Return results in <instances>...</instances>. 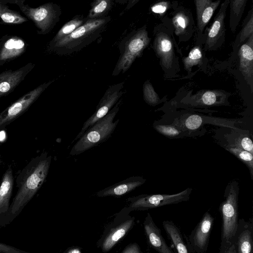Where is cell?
Returning a JSON list of instances; mask_svg holds the SVG:
<instances>
[{"label":"cell","instance_id":"cell-1","mask_svg":"<svg viewBox=\"0 0 253 253\" xmlns=\"http://www.w3.org/2000/svg\"><path fill=\"white\" fill-rule=\"evenodd\" d=\"M51 157H45L34 166L20 187L7 212L0 219V227L10 224L41 188L47 176Z\"/></svg>","mask_w":253,"mask_h":253},{"label":"cell","instance_id":"cell-2","mask_svg":"<svg viewBox=\"0 0 253 253\" xmlns=\"http://www.w3.org/2000/svg\"><path fill=\"white\" fill-rule=\"evenodd\" d=\"M110 20L111 18L108 16L95 19L86 18L85 22L71 34L47 47L48 50L59 55L78 51L97 39Z\"/></svg>","mask_w":253,"mask_h":253},{"label":"cell","instance_id":"cell-3","mask_svg":"<svg viewBox=\"0 0 253 253\" xmlns=\"http://www.w3.org/2000/svg\"><path fill=\"white\" fill-rule=\"evenodd\" d=\"M239 186L238 181L232 180L225 188L224 200L219 210L222 217V228L220 250H224L232 242L239 227L238 195Z\"/></svg>","mask_w":253,"mask_h":253},{"label":"cell","instance_id":"cell-4","mask_svg":"<svg viewBox=\"0 0 253 253\" xmlns=\"http://www.w3.org/2000/svg\"><path fill=\"white\" fill-rule=\"evenodd\" d=\"M117 103L103 118L90 127L73 146L70 155H79L103 143L114 132L119 122L114 120L119 110Z\"/></svg>","mask_w":253,"mask_h":253},{"label":"cell","instance_id":"cell-5","mask_svg":"<svg viewBox=\"0 0 253 253\" xmlns=\"http://www.w3.org/2000/svg\"><path fill=\"white\" fill-rule=\"evenodd\" d=\"M150 41L145 26L133 31L125 37L120 43V55L112 76H118L126 72L135 59L141 56Z\"/></svg>","mask_w":253,"mask_h":253},{"label":"cell","instance_id":"cell-6","mask_svg":"<svg viewBox=\"0 0 253 253\" xmlns=\"http://www.w3.org/2000/svg\"><path fill=\"white\" fill-rule=\"evenodd\" d=\"M25 1L18 0L16 4L33 22L38 29V34L44 35L49 33L59 20L60 7L55 3L48 2L34 8L25 4Z\"/></svg>","mask_w":253,"mask_h":253},{"label":"cell","instance_id":"cell-7","mask_svg":"<svg viewBox=\"0 0 253 253\" xmlns=\"http://www.w3.org/2000/svg\"><path fill=\"white\" fill-rule=\"evenodd\" d=\"M192 191V188L173 194H143L129 198V207L132 210H146L164 206L188 201Z\"/></svg>","mask_w":253,"mask_h":253},{"label":"cell","instance_id":"cell-8","mask_svg":"<svg viewBox=\"0 0 253 253\" xmlns=\"http://www.w3.org/2000/svg\"><path fill=\"white\" fill-rule=\"evenodd\" d=\"M124 82L110 85L100 99L94 113L84 123L81 131L73 141L79 139L96 122L105 117L124 94Z\"/></svg>","mask_w":253,"mask_h":253},{"label":"cell","instance_id":"cell-9","mask_svg":"<svg viewBox=\"0 0 253 253\" xmlns=\"http://www.w3.org/2000/svg\"><path fill=\"white\" fill-rule=\"evenodd\" d=\"M43 83L24 94L0 113V126L12 121L23 114L53 82Z\"/></svg>","mask_w":253,"mask_h":253},{"label":"cell","instance_id":"cell-10","mask_svg":"<svg viewBox=\"0 0 253 253\" xmlns=\"http://www.w3.org/2000/svg\"><path fill=\"white\" fill-rule=\"evenodd\" d=\"M214 217L206 212L189 236V243L195 253H205L207 251Z\"/></svg>","mask_w":253,"mask_h":253},{"label":"cell","instance_id":"cell-11","mask_svg":"<svg viewBox=\"0 0 253 253\" xmlns=\"http://www.w3.org/2000/svg\"><path fill=\"white\" fill-rule=\"evenodd\" d=\"M35 66V64L30 62L17 70H8L1 73L0 74V98L12 92L25 79Z\"/></svg>","mask_w":253,"mask_h":253},{"label":"cell","instance_id":"cell-12","mask_svg":"<svg viewBox=\"0 0 253 253\" xmlns=\"http://www.w3.org/2000/svg\"><path fill=\"white\" fill-rule=\"evenodd\" d=\"M27 43L17 36H3L0 41V66L12 61L23 54Z\"/></svg>","mask_w":253,"mask_h":253},{"label":"cell","instance_id":"cell-13","mask_svg":"<svg viewBox=\"0 0 253 253\" xmlns=\"http://www.w3.org/2000/svg\"><path fill=\"white\" fill-rule=\"evenodd\" d=\"M228 96L223 90H201L190 96L185 104L194 107L229 105Z\"/></svg>","mask_w":253,"mask_h":253},{"label":"cell","instance_id":"cell-14","mask_svg":"<svg viewBox=\"0 0 253 253\" xmlns=\"http://www.w3.org/2000/svg\"><path fill=\"white\" fill-rule=\"evenodd\" d=\"M239 70L245 79L253 90V35L243 44L238 51Z\"/></svg>","mask_w":253,"mask_h":253},{"label":"cell","instance_id":"cell-15","mask_svg":"<svg viewBox=\"0 0 253 253\" xmlns=\"http://www.w3.org/2000/svg\"><path fill=\"white\" fill-rule=\"evenodd\" d=\"M146 179L140 176L129 177L125 180L111 185L97 193L98 197H121L143 185Z\"/></svg>","mask_w":253,"mask_h":253},{"label":"cell","instance_id":"cell-16","mask_svg":"<svg viewBox=\"0 0 253 253\" xmlns=\"http://www.w3.org/2000/svg\"><path fill=\"white\" fill-rule=\"evenodd\" d=\"M153 47L157 56L160 59V63L167 69L170 68L174 59V50L170 37L164 32H160L156 35Z\"/></svg>","mask_w":253,"mask_h":253},{"label":"cell","instance_id":"cell-17","mask_svg":"<svg viewBox=\"0 0 253 253\" xmlns=\"http://www.w3.org/2000/svg\"><path fill=\"white\" fill-rule=\"evenodd\" d=\"M144 225L148 242L154 250L159 253H174L166 242L161 229L156 225L149 213L146 217Z\"/></svg>","mask_w":253,"mask_h":253},{"label":"cell","instance_id":"cell-18","mask_svg":"<svg viewBox=\"0 0 253 253\" xmlns=\"http://www.w3.org/2000/svg\"><path fill=\"white\" fill-rule=\"evenodd\" d=\"M229 3V0H226L221 4L220 8L209 30L205 45V49L207 50L212 49L218 40L224 34V18Z\"/></svg>","mask_w":253,"mask_h":253},{"label":"cell","instance_id":"cell-19","mask_svg":"<svg viewBox=\"0 0 253 253\" xmlns=\"http://www.w3.org/2000/svg\"><path fill=\"white\" fill-rule=\"evenodd\" d=\"M197 25L199 30L202 32L207 25L214 12L218 6L220 0H196Z\"/></svg>","mask_w":253,"mask_h":253},{"label":"cell","instance_id":"cell-20","mask_svg":"<svg viewBox=\"0 0 253 253\" xmlns=\"http://www.w3.org/2000/svg\"><path fill=\"white\" fill-rule=\"evenodd\" d=\"M13 184L12 170L8 169L3 175L0 186V219L8 211Z\"/></svg>","mask_w":253,"mask_h":253},{"label":"cell","instance_id":"cell-21","mask_svg":"<svg viewBox=\"0 0 253 253\" xmlns=\"http://www.w3.org/2000/svg\"><path fill=\"white\" fill-rule=\"evenodd\" d=\"M163 226L177 253H190L179 228L171 220H164Z\"/></svg>","mask_w":253,"mask_h":253},{"label":"cell","instance_id":"cell-22","mask_svg":"<svg viewBox=\"0 0 253 253\" xmlns=\"http://www.w3.org/2000/svg\"><path fill=\"white\" fill-rule=\"evenodd\" d=\"M18 0H0V18L9 24H21L28 21L17 11L10 9L7 3L16 4Z\"/></svg>","mask_w":253,"mask_h":253},{"label":"cell","instance_id":"cell-23","mask_svg":"<svg viewBox=\"0 0 253 253\" xmlns=\"http://www.w3.org/2000/svg\"><path fill=\"white\" fill-rule=\"evenodd\" d=\"M241 132H232L226 135V138L228 142L227 145L240 148L253 154V143L249 132L241 130Z\"/></svg>","mask_w":253,"mask_h":253},{"label":"cell","instance_id":"cell-24","mask_svg":"<svg viewBox=\"0 0 253 253\" xmlns=\"http://www.w3.org/2000/svg\"><path fill=\"white\" fill-rule=\"evenodd\" d=\"M86 20V18H84L83 15L75 16L60 28L54 38L49 42L47 47L52 46L59 40L71 34L82 25Z\"/></svg>","mask_w":253,"mask_h":253},{"label":"cell","instance_id":"cell-25","mask_svg":"<svg viewBox=\"0 0 253 253\" xmlns=\"http://www.w3.org/2000/svg\"><path fill=\"white\" fill-rule=\"evenodd\" d=\"M133 220L130 219L122 223L110 233L104 240L102 245L104 252L110 250L126 233L131 226Z\"/></svg>","mask_w":253,"mask_h":253},{"label":"cell","instance_id":"cell-26","mask_svg":"<svg viewBox=\"0 0 253 253\" xmlns=\"http://www.w3.org/2000/svg\"><path fill=\"white\" fill-rule=\"evenodd\" d=\"M247 0H230V14L229 26L231 31L234 33L241 20L245 8Z\"/></svg>","mask_w":253,"mask_h":253},{"label":"cell","instance_id":"cell-27","mask_svg":"<svg viewBox=\"0 0 253 253\" xmlns=\"http://www.w3.org/2000/svg\"><path fill=\"white\" fill-rule=\"evenodd\" d=\"M154 128L161 134L171 138H178L186 135L188 132L180 126L172 124L163 125L154 123Z\"/></svg>","mask_w":253,"mask_h":253},{"label":"cell","instance_id":"cell-28","mask_svg":"<svg viewBox=\"0 0 253 253\" xmlns=\"http://www.w3.org/2000/svg\"><path fill=\"white\" fill-rule=\"evenodd\" d=\"M252 227L244 229L238 235L236 251L238 253H252Z\"/></svg>","mask_w":253,"mask_h":253},{"label":"cell","instance_id":"cell-29","mask_svg":"<svg viewBox=\"0 0 253 253\" xmlns=\"http://www.w3.org/2000/svg\"><path fill=\"white\" fill-rule=\"evenodd\" d=\"M225 149L234 155L239 160L242 161L249 169L252 179H253V155L250 152L241 149L230 146L228 145L223 146Z\"/></svg>","mask_w":253,"mask_h":253},{"label":"cell","instance_id":"cell-30","mask_svg":"<svg viewBox=\"0 0 253 253\" xmlns=\"http://www.w3.org/2000/svg\"><path fill=\"white\" fill-rule=\"evenodd\" d=\"M112 1L110 0H98L92 4L87 15V19H95L104 17L111 9Z\"/></svg>","mask_w":253,"mask_h":253},{"label":"cell","instance_id":"cell-31","mask_svg":"<svg viewBox=\"0 0 253 253\" xmlns=\"http://www.w3.org/2000/svg\"><path fill=\"white\" fill-rule=\"evenodd\" d=\"M202 56L201 48L197 46L193 47L189 53L188 55L183 59L184 69L188 74L191 73L193 66L201 63Z\"/></svg>","mask_w":253,"mask_h":253},{"label":"cell","instance_id":"cell-32","mask_svg":"<svg viewBox=\"0 0 253 253\" xmlns=\"http://www.w3.org/2000/svg\"><path fill=\"white\" fill-rule=\"evenodd\" d=\"M143 93L144 101L150 106H156L161 102L158 94L155 92L149 80L146 81L143 84Z\"/></svg>","mask_w":253,"mask_h":253},{"label":"cell","instance_id":"cell-33","mask_svg":"<svg viewBox=\"0 0 253 253\" xmlns=\"http://www.w3.org/2000/svg\"><path fill=\"white\" fill-rule=\"evenodd\" d=\"M172 23L177 35L183 34L189 24L188 17L182 12L177 13L172 18Z\"/></svg>","mask_w":253,"mask_h":253},{"label":"cell","instance_id":"cell-34","mask_svg":"<svg viewBox=\"0 0 253 253\" xmlns=\"http://www.w3.org/2000/svg\"><path fill=\"white\" fill-rule=\"evenodd\" d=\"M253 8L251 10V15L248 20L244 23L243 27L237 38L239 40L238 46L246 39L253 35Z\"/></svg>","mask_w":253,"mask_h":253},{"label":"cell","instance_id":"cell-35","mask_svg":"<svg viewBox=\"0 0 253 253\" xmlns=\"http://www.w3.org/2000/svg\"><path fill=\"white\" fill-rule=\"evenodd\" d=\"M0 253H33L0 242Z\"/></svg>","mask_w":253,"mask_h":253},{"label":"cell","instance_id":"cell-36","mask_svg":"<svg viewBox=\"0 0 253 253\" xmlns=\"http://www.w3.org/2000/svg\"><path fill=\"white\" fill-rule=\"evenodd\" d=\"M168 7V2L161 1L154 4L151 8L152 12L162 14L166 12Z\"/></svg>","mask_w":253,"mask_h":253},{"label":"cell","instance_id":"cell-37","mask_svg":"<svg viewBox=\"0 0 253 253\" xmlns=\"http://www.w3.org/2000/svg\"><path fill=\"white\" fill-rule=\"evenodd\" d=\"M122 253H140V252L137 245L132 244L126 248Z\"/></svg>","mask_w":253,"mask_h":253},{"label":"cell","instance_id":"cell-38","mask_svg":"<svg viewBox=\"0 0 253 253\" xmlns=\"http://www.w3.org/2000/svg\"><path fill=\"white\" fill-rule=\"evenodd\" d=\"M233 241L226 247L224 251L220 252L219 253H237V251H236V245Z\"/></svg>","mask_w":253,"mask_h":253},{"label":"cell","instance_id":"cell-39","mask_svg":"<svg viewBox=\"0 0 253 253\" xmlns=\"http://www.w3.org/2000/svg\"><path fill=\"white\" fill-rule=\"evenodd\" d=\"M6 137L5 132L4 131H0V141H3Z\"/></svg>","mask_w":253,"mask_h":253},{"label":"cell","instance_id":"cell-40","mask_svg":"<svg viewBox=\"0 0 253 253\" xmlns=\"http://www.w3.org/2000/svg\"><path fill=\"white\" fill-rule=\"evenodd\" d=\"M68 253H81L80 251L78 249H73L70 250Z\"/></svg>","mask_w":253,"mask_h":253}]
</instances>
